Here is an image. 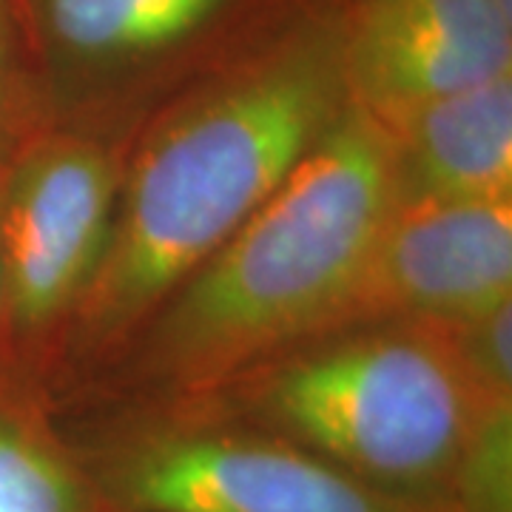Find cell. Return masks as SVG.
<instances>
[{"label": "cell", "mask_w": 512, "mask_h": 512, "mask_svg": "<svg viewBox=\"0 0 512 512\" xmlns=\"http://www.w3.org/2000/svg\"><path fill=\"white\" fill-rule=\"evenodd\" d=\"M154 103L69 322L80 356L137 339L348 106L342 0H265Z\"/></svg>", "instance_id": "cell-1"}, {"label": "cell", "mask_w": 512, "mask_h": 512, "mask_svg": "<svg viewBox=\"0 0 512 512\" xmlns=\"http://www.w3.org/2000/svg\"><path fill=\"white\" fill-rule=\"evenodd\" d=\"M399 202L393 134L348 103L140 330L143 376L160 393L205 399L322 339Z\"/></svg>", "instance_id": "cell-2"}, {"label": "cell", "mask_w": 512, "mask_h": 512, "mask_svg": "<svg viewBox=\"0 0 512 512\" xmlns=\"http://www.w3.org/2000/svg\"><path fill=\"white\" fill-rule=\"evenodd\" d=\"M504 302L512 202L402 200L322 339L387 322L458 325Z\"/></svg>", "instance_id": "cell-7"}, {"label": "cell", "mask_w": 512, "mask_h": 512, "mask_svg": "<svg viewBox=\"0 0 512 512\" xmlns=\"http://www.w3.org/2000/svg\"><path fill=\"white\" fill-rule=\"evenodd\" d=\"M46 123L49 117L37 92L18 23L12 18L9 0H0V168Z\"/></svg>", "instance_id": "cell-11"}, {"label": "cell", "mask_w": 512, "mask_h": 512, "mask_svg": "<svg viewBox=\"0 0 512 512\" xmlns=\"http://www.w3.org/2000/svg\"><path fill=\"white\" fill-rule=\"evenodd\" d=\"M342 9L350 103L384 128L512 74V20L493 0H342Z\"/></svg>", "instance_id": "cell-8"}, {"label": "cell", "mask_w": 512, "mask_h": 512, "mask_svg": "<svg viewBox=\"0 0 512 512\" xmlns=\"http://www.w3.org/2000/svg\"><path fill=\"white\" fill-rule=\"evenodd\" d=\"M231 413L384 493L450 507L484 390L450 325L387 322L293 348L245 373ZM453 510V507H450ZM456 512V510H453Z\"/></svg>", "instance_id": "cell-3"}, {"label": "cell", "mask_w": 512, "mask_h": 512, "mask_svg": "<svg viewBox=\"0 0 512 512\" xmlns=\"http://www.w3.org/2000/svg\"><path fill=\"white\" fill-rule=\"evenodd\" d=\"M120 163L92 134L46 123L0 183V387L29 390L106 256Z\"/></svg>", "instance_id": "cell-4"}, {"label": "cell", "mask_w": 512, "mask_h": 512, "mask_svg": "<svg viewBox=\"0 0 512 512\" xmlns=\"http://www.w3.org/2000/svg\"><path fill=\"white\" fill-rule=\"evenodd\" d=\"M265 0H9L49 123L69 106L160 100Z\"/></svg>", "instance_id": "cell-6"}, {"label": "cell", "mask_w": 512, "mask_h": 512, "mask_svg": "<svg viewBox=\"0 0 512 512\" xmlns=\"http://www.w3.org/2000/svg\"><path fill=\"white\" fill-rule=\"evenodd\" d=\"M387 131L402 200L512 202V74L427 103Z\"/></svg>", "instance_id": "cell-9"}, {"label": "cell", "mask_w": 512, "mask_h": 512, "mask_svg": "<svg viewBox=\"0 0 512 512\" xmlns=\"http://www.w3.org/2000/svg\"><path fill=\"white\" fill-rule=\"evenodd\" d=\"M77 453L109 512H453L205 410L134 424Z\"/></svg>", "instance_id": "cell-5"}, {"label": "cell", "mask_w": 512, "mask_h": 512, "mask_svg": "<svg viewBox=\"0 0 512 512\" xmlns=\"http://www.w3.org/2000/svg\"><path fill=\"white\" fill-rule=\"evenodd\" d=\"M3 171H6V165H3V168H0V183H3Z\"/></svg>", "instance_id": "cell-13"}, {"label": "cell", "mask_w": 512, "mask_h": 512, "mask_svg": "<svg viewBox=\"0 0 512 512\" xmlns=\"http://www.w3.org/2000/svg\"><path fill=\"white\" fill-rule=\"evenodd\" d=\"M493 6L504 15V18L512 20V0H493Z\"/></svg>", "instance_id": "cell-12"}, {"label": "cell", "mask_w": 512, "mask_h": 512, "mask_svg": "<svg viewBox=\"0 0 512 512\" xmlns=\"http://www.w3.org/2000/svg\"><path fill=\"white\" fill-rule=\"evenodd\" d=\"M0 512H109L35 393L0 387Z\"/></svg>", "instance_id": "cell-10"}]
</instances>
